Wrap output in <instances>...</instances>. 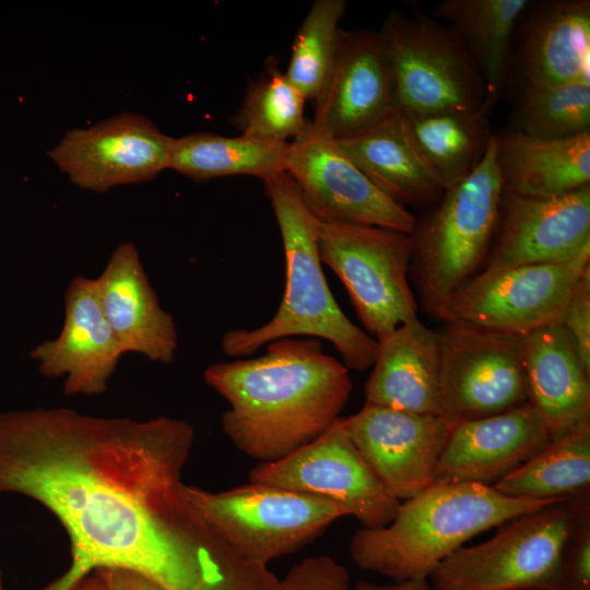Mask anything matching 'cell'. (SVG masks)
I'll return each mask as SVG.
<instances>
[{
    "label": "cell",
    "instance_id": "cell-1",
    "mask_svg": "<svg viewBox=\"0 0 590 590\" xmlns=\"http://www.w3.org/2000/svg\"><path fill=\"white\" fill-rule=\"evenodd\" d=\"M193 441L189 423L167 416L0 413V492L42 504L70 539L69 569L40 590H67L98 568L134 570L167 590H200L209 526L182 482Z\"/></svg>",
    "mask_w": 590,
    "mask_h": 590
},
{
    "label": "cell",
    "instance_id": "cell-2",
    "mask_svg": "<svg viewBox=\"0 0 590 590\" xmlns=\"http://www.w3.org/2000/svg\"><path fill=\"white\" fill-rule=\"evenodd\" d=\"M205 382L229 404L222 430L246 456L280 460L322 435L349 401V368L318 339L283 338L259 357L220 362Z\"/></svg>",
    "mask_w": 590,
    "mask_h": 590
},
{
    "label": "cell",
    "instance_id": "cell-3",
    "mask_svg": "<svg viewBox=\"0 0 590 590\" xmlns=\"http://www.w3.org/2000/svg\"><path fill=\"white\" fill-rule=\"evenodd\" d=\"M559 499L515 498L474 483H433L401 502L387 526L359 528L349 552L361 569L393 581L428 579L469 539Z\"/></svg>",
    "mask_w": 590,
    "mask_h": 590
},
{
    "label": "cell",
    "instance_id": "cell-4",
    "mask_svg": "<svg viewBox=\"0 0 590 590\" xmlns=\"http://www.w3.org/2000/svg\"><path fill=\"white\" fill-rule=\"evenodd\" d=\"M263 182L282 236L285 291L270 321L251 330L227 331L221 342L223 352L232 357L248 356L272 341L307 337L331 342L347 368L373 367L378 341L344 315L324 278L318 251L320 221L307 209L286 172Z\"/></svg>",
    "mask_w": 590,
    "mask_h": 590
},
{
    "label": "cell",
    "instance_id": "cell-5",
    "mask_svg": "<svg viewBox=\"0 0 590 590\" xmlns=\"http://www.w3.org/2000/svg\"><path fill=\"white\" fill-rule=\"evenodd\" d=\"M503 193L493 134L480 165L444 191L438 206L412 235V259L422 296L435 315L475 275L489 255Z\"/></svg>",
    "mask_w": 590,
    "mask_h": 590
},
{
    "label": "cell",
    "instance_id": "cell-6",
    "mask_svg": "<svg viewBox=\"0 0 590 590\" xmlns=\"http://www.w3.org/2000/svg\"><path fill=\"white\" fill-rule=\"evenodd\" d=\"M586 491L509 520L460 547L430 576L433 590H560L562 556Z\"/></svg>",
    "mask_w": 590,
    "mask_h": 590
},
{
    "label": "cell",
    "instance_id": "cell-7",
    "mask_svg": "<svg viewBox=\"0 0 590 590\" xmlns=\"http://www.w3.org/2000/svg\"><path fill=\"white\" fill-rule=\"evenodd\" d=\"M186 495L234 551L267 566L310 544L347 516L331 499L250 482L222 492L186 485Z\"/></svg>",
    "mask_w": 590,
    "mask_h": 590
},
{
    "label": "cell",
    "instance_id": "cell-8",
    "mask_svg": "<svg viewBox=\"0 0 590 590\" xmlns=\"http://www.w3.org/2000/svg\"><path fill=\"white\" fill-rule=\"evenodd\" d=\"M378 33L398 110L435 113L485 105L482 75L451 26L423 13L392 11Z\"/></svg>",
    "mask_w": 590,
    "mask_h": 590
},
{
    "label": "cell",
    "instance_id": "cell-9",
    "mask_svg": "<svg viewBox=\"0 0 590 590\" xmlns=\"http://www.w3.org/2000/svg\"><path fill=\"white\" fill-rule=\"evenodd\" d=\"M318 251L320 261L342 281L358 318L376 340L417 317L408 281L414 251L412 234L320 222Z\"/></svg>",
    "mask_w": 590,
    "mask_h": 590
},
{
    "label": "cell",
    "instance_id": "cell-10",
    "mask_svg": "<svg viewBox=\"0 0 590 590\" xmlns=\"http://www.w3.org/2000/svg\"><path fill=\"white\" fill-rule=\"evenodd\" d=\"M590 253L567 263H535L480 272L437 312L446 322L524 335L562 321Z\"/></svg>",
    "mask_w": 590,
    "mask_h": 590
},
{
    "label": "cell",
    "instance_id": "cell-11",
    "mask_svg": "<svg viewBox=\"0 0 590 590\" xmlns=\"http://www.w3.org/2000/svg\"><path fill=\"white\" fill-rule=\"evenodd\" d=\"M438 332L440 416L455 425L528 403L521 337L457 322Z\"/></svg>",
    "mask_w": 590,
    "mask_h": 590
},
{
    "label": "cell",
    "instance_id": "cell-12",
    "mask_svg": "<svg viewBox=\"0 0 590 590\" xmlns=\"http://www.w3.org/2000/svg\"><path fill=\"white\" fill-rule=\"evenodd\" d=\"M249 482L331 499L367 529L390 523L401 504L354 445L344 417L290 456L259 462Z\"/></svg>",
    "mask_w": 590,
    "mask_h": 590
},
{
    "label": "cell",
    "instance_id": "cell-13",
    "mask_svg": "<svg viewBox=\"0 0 590 590\" xmlns=\"http://www.w3.org/2000/svg\"><path fill=\"white\" fill-rule=\"evenodd\" d=\"M286 173L310 213L321 223L374 225L412 234L413 214L380 191L338 148L309 122L290 141Z\"/></svg>",
    "mask_w": 590,
    "mask_h": 590
},
{
    "label": "cell",
    "instance_id": "cell-14",
    "mask_svg": "<svg viewBox=\"0 0 590 590\" xmlns=\"http://www.w3.org/2000/svg\"><path fill=\"white\" fill-rule=\"evenodd\" d=\"M173 141L145 116L123 113L67 131L48 156L79 188L105 192L168 169Z\"/></svg>",
    "mask_w": 590,
    "mask_h": 590
},
{
    "label": "cell",
    "instance_id": "cell-15",
    "mask_svg": "<svg viewBox=\"0 0 590 590\" xmlns=\"http://www.w3.org/2000/svg\"><path fill=\"white\" fill-rule=\"evenodd\" d=\"M344 418L365 461L400 502L433 484L452 428L444 417L365 403Z\"/></svg>",
    "mask_w": 590,
    "mask_h": 590
},
{
    "label": "cell",
    "instance_id": "cell-16",
    "mask_svg": "<svg viewBox=\"0 0 590 590\" xmlns=\"http://www.w3.org/2000/svg\"><path fill=\"white\" fill-rule=\"evenodd\" d=\"M498 226L483 272L575 261L590 253V185L554 198L504 191Z\"/></svg>",
    "mask_w": 590,
    "mask_h": 590
},
{
    "label": "cell",
    "instance_id": "cell-17",
    "mask_svg": "<svg viewBox=\"0 0 590 590\" xmlns=\"http://www.w3.org/2000/svg\"><path fill=\"white\" fill-rule=\"evenodd\" d=\"M125 352L108 324L95 279L75 276L64 293V319L60 334L31 352L40 374L66 377L67 394L97 396L107 390Z\"/></svg>",
    "mask_w": 590,
    "mask_h": 590
},
{
    "label": "cell",
    "instance_id": "cell-18",
    "mask_svg": "<svg viewBox=\"0 0 590 590\" xmlns=\"http://www.w3.org/2000/svg\"><path fill=\"white\" fill-rule=\"evenodd\" d=\"M314 103L311 126L333 139L350 137L396 108L378 32L341 31L334 63Z\"/></svg>",
    "mask_w": 590,
    "mask_h": 590
},
{
    "label": "cell",
    "instance_id": "cell-19",
    "mask_svg": "<svg viewBox=\"0 0 590 590\" xmlns=\"http://www.w3.org/2000/svg\"><path fill=\"white\" fill-rule=\"evenodd\" d=\"M553 439L529 402L496 415L455 424L433 483L493 486Z\"/></svg>",
    "mask_w": 590,
    "mask_h": 590
},
{
    "label": "cell",
    "instance_id": "cell-20",
    "mask_svg": "<svg viewBox=\"0 0 590 590\" xmlns=\"http://www.w3.org/2000/svg\"><path fill=\"white\" fill-rule=\"evenodd\" d=\"M104 316L122 351L170 364L178 347L173 316L157 299L133 243H121L95 279Z\"/></svg>",
    "mask_w": 590,
    "mask_h": 590
},
{
    "label": "cell",
    "instance_id": "cell-21",
    "mask_svg": "<svg viewBox=\"0 0 590 590\" xmlns=\"http://www.w3.org/2000/svg\"><path fill=\"white\" fill-rule=\"evenodd\" d=\"M514 67L520 84H590V1L538 4L519 27Z\"/></svg>",
    "mask_w": 590,
    "mask_h": 590
},
{
    "label": "cell",
    "instance_id": "cell-22",
    "mask_svg": "<svg viewBox=\"0 0 590 590\" xmlns=\"http://www.w3.org/2000/svg\"><path fill=\"white\" fill-rule=\"evenodd\" d=\"M528 402L554 438L590 418V370L559 322L521 335Z\"/></svg>",
    "mask_w": 590,
    "mask_h": 590
},
{
    "label": "cell",
    "instance_id": "cell-23",
    "mask_svg": "<svg viewBox=\"0 0 590 590\" xmlns=\"http://www.w3.org/2000/svg\"><path fill=\"white\" fill-rule=\"evenodd\" d=\"M377 341L378 353L365 386V403L439 415L438 332L416 317Z\"/></svg>",
    "mask_w": 590,
    "mask_h": 590
},
{
    "label": "cell",
    "instance_id": "cell-24",
    "mask_svg": "<svg viewBox=\"0 0 590 590\" xmlns=\"http://www.w3.org/2000/svg\"><path fill=\"white\" fill-rule=\"evenodd\" d=\"M504 191L554 198L590 185V131L565 139H542L512 128L495 135Z\"/></svg>",
    "mask_w": 590,
    "mask_h": 590
},
{
    "label": "cell",
    "instance_id": "cell-25",
    "mask_svg": "<svg viewBox=\"0 0 590 590\" xmlns=\"http://www.w3.org/2000/svg\"><path fill=\"white\" fill-rule=\"evenodd\" d=\"M334 141L380 191L403 206L428 205L444 193L405 137L397 108Z\"/></svg>",
    "mask_w": 590,
    "mask_h": 590
},
{
    "label": "cell",
    "instance_id": "cell-26",
    "mask_svg": "<svg viewBox=\"0 0 590 590\" xmlns=\"http://www.w3.org/2000/svg\"><path fill=\"white\" fill-rule=\"evenodd\" d=\"M489 110L485 105L435 113L398 110L405 137L442 191L461 182L482 162L493 137Z\"/></svg>",
    "mask_w": 590,
    "mask_h": 590
},
{
    "label": "cell",
    "instance_id": "cell-27",
    "mask_svg": "<svg viewBox=\"0 0 590 590\" xmlns=\"http://www.w3.org/2000/svg\"><path fill=\"white\" fill-rule=\"evenodd\" d=\"M528 0H446L434 17L447 21L461 37L485 83L484 104L492 109L512 69L514 38Z\"/></svg>",
    "mask_w": 590,
    "mask_h": 590
},
{
    "label": "cell",
    "instance_id": "cell-28",
    "mask_svg": "<svg viewBox=\"0 0 590 590\" xmlns=\"http://www.w3.org/2000/svg\"><path fill=\"white\" fill-rule=\"evenodd\" d=\"M290 142L198 132L174 138L168 169L193 180L249 175L263 181L286 172Z\"/></svg>",
    "mask_w": 590,
    "mask_h": 590
},
{
    "label": "cell",
    "instance_id": "cell-29",
    "mask_svg": "<svg viewBox=\"0 0 590 590\" xmlns=\"http://www.w3.org/2000/svg\"><path fill=\"white\" fill-rule=\"evenodd\" d=\"M493 487L515 498H565L590 491V418L554 438Z\"/></svg>",
    "mask_w": 590,
    "mask_h": 590
},
{
    "label": "cell",
    "instance_id": "cell-30",
    "mask_svg": "<svg viewBox=\"0 0 590 590\" xmlns=\"http://www.w3.org/2000/svg\"><path fill=\"white\" fill-rule=\"evenodd\" d=\"M512 129L542 139H565L590 131V84H520Z\"/></svg>",
    "mask_w": 590,
    "mask_h": 590
},
{
    "label": "cell",
    "instance_id": "cell-31",
    "mask_svg": "<svg viewBox=\"0 0 590 590\" xmlns=\"http://www.w3.org/2000/svg\"><path fill=\"white\" fill-rule=\"evenodd\" d=\"M305 96L290 82L284 73L270 67L249 85L236 116L241 134L290 142L308 128L305 117Z\"/></svg>",
    "mask_w": 590,
    "mask_h": 590
},
{
    "label": "cell",
    "instance_id": "cell-32",
    "mask_svg": "<svg viewBox=\"0 0 590 590\" xmlns=\"http://www.w3.org/2000/svg\"><path fill=\"white\" fill-rule=\"evenodd\" d=\"M345 5L343 0H316L295 36L284 74L307 101L317 98L330 74Z\"/></svg>",
    "mask_w": 590,
    "mask_h": 590
},
{
    "label": "cell",
    "instance_id": "cell-33",
    "mask_svg": "<svg viewBox=\"0 0 590 590\" xmlns=\"http://www.w3.org/2000/svg\"><path fill=\"white\" fill-rule=\"evenodd\" d=\"M560 590H590V492L582 497L564 546Z\"/></svg>",
    "mask_w": 590,
    "mask_h": 590
},
{
    "label": "cell",
    "instance_id": "cell-34",
    "mask_svg": "<svg viewBox=\"0 0 590 590\" xmlns=\"http://www.w3.org/2000/svg\"><path fill=\"white\" fill-rule=\"evenodd\" d=\"M346 567L327 555L307 557L280 579L279 590H350Z\"/></svg>",
    "mask_w": 590,
    "mask_h": 590
},
{
    "label": "cell",
    "instance_id": "cell-35",
    "mask_svg": "<svg viewBox=\"0 0 590 590\" xmlns=\"http://www.w3.org/2000/svg\"><path fill=\"white\" fill-rule=\"evenodd\" d=\"M560 323L571 335L585 367L590 370V266L581 274Z\"/></svg>",
    "mask_w": 590,
    "mask_h": 590
},
{
    "label": "cell",
    "instance_id": "cell-36",
    "mask_svg": "<svg viewBox=\"0 0 590 590\" xmlns=\"http://www.w3.org/2000/svg\"><path fill=\"white\" fill-rule=\"evenodd\" d=\"M101 569L108 590H167L155 580L130 569L98 568Z\"/></svg>",
    "mask_w": 590,
    "mask_h": 590
},
{
    "label": "cell",
    "instance_id": "cell-37",
    "mask_svg": "<svg viewBox=\"0 0 590 590\" xmlns=\"http://www.w3.org/2000/svg\"><path fill=\"white\" fill-rule=\"evenodd\" d=\"M354 590H433V588L428 579H410L386 585L359 580L355 583Z\"/></svg>",
    "mask_w": 590,
    "mask_h": 590
},
{
    "label": "cell",
    "instance_id": "cell-38",
    "mask_svg": "<svg viewBox=\"0 0 590 590\" xmlns=\"http://www.w3.org/2000/svg\"><path fill=\"white\" fill-rule=\"evenodd\" d=\"M67 590H108V587L101 569H94Z\"/></svg>",
    "mask_w": 590,
    "mask_h": 590
},
{
    "label": "cell",
    "instance_id": "cell-39",
    "mask_svg": "<svg viewBox=\"0 0 590 590\" xmlns=\"http://www.w3.org/2000/svg\"><path fill=\"white\" fill-rule=\"evenodd\" d=\"M0 590H4L3 585H2V580H1V574H0Z\"/></svg>",
    "mask_w": 590,
    "mask_h": 590
}]
</instances>
